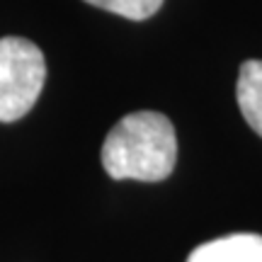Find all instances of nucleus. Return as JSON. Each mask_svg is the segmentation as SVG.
Segmentation results:
<instances>
[{
    "instance_id": "obj_1",
    "label": "nucleus",
    "mask_w": 262,
    "mask_h": 262,
    "mask_svg": "<svg viewBox=\"0 0 262 262\" xmlns=\"http://www.w3.org/2000/svg\"><path fill=\"white\" fill-rule=\"evenodd\" d=\"M178 160L175 126L165 114L141 110L117 122L102 146V168L112 180L160 182Z\"/></svg>"
},
{
    "instance_id": "obj_2",
    "label": "nucleus",
    "mask_w": 262,
    "mask_h": 262,
    "mask_svg": "<svg viewBox=\"0 0 262 262\" xmlns=\"http://www.w3.org/2000/svg\"><path fill=\"white\" fill-rule=\"evenodd\" d=\"M47 80L41 49L22 37L0 39V122H17L34 107Z\"/></svg>"
},
{
    "instance_id": "obj_3",
    "label": "nucleus",
    "mask_w": 262,
    "mask_h": 262,
    "mask_svg": "<svg viewBox=\"0 0 262 262\" xmlns=\"http://www.w3.org/2000/svg\"><path fill=\"white\" fill-rule=\"evenodd\" d=\"M187 262H262V235L233 233L216 238L194 248Z\"/></svg>"
},
{
    "instance_id": "obj_4",
    "label": "nucleus",
    "mask_w": 262,
    "mask_h": 262,
    "mask_svg": "<svg viewBox=\"0 0 262 262\" xmlns=\"http://www.w3.org/2000/svg\"><path fill=\"white\" fill-rule=\"evenodd\" d=\"M238 107L250 129L262 136V61H245L238 73Z\"/></svg>"
},
{
    "instance_id": "obj_5",
    "label": "nucleus",
    "mask_w": 262,
    "mask_h": 262,
    "mask_svg": "<svg viewBox=\"0 0 262 262\" xmlns=\"http://www.w3.org/2000/svg\"><path fill=\"white\" fill-rule=\"evenodd\" d=\"M85 3L107 10V12H114V15H122L126 19H134V22L153 17L163 5V0H85Z\"/></svg>"
}]
</instances>
